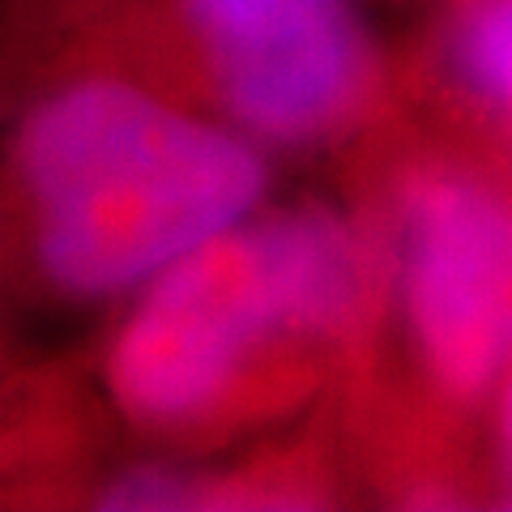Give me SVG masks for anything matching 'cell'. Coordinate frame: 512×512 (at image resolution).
Segmentation results:
<instances>
[{"label": "cell", "instance_id": "cell-1", "mask_svg": "<svg viewBox=\"0 0 512 512\" xmlns=\"http://www.w3.org/2000/svg\"><path fill=\"white\" fill-rule=\"evenodd\" d=\"M18 180L47 282L116 295L154 282L265 197V158L244 137L154 94L90 77L30 111Z\"/></svg>", "mask_w": 512, "mask_h": 512}, {"label": "cell", "instance_id": "cell-2", "mask_svg": "<svg viewBox=\"0 0 512 512\" xmlns=\"http://www.w3.org/2000/svg\"><path fill=\"white\" fill-rule=\"evenodd\" d=\"M372 261L325 205L214 235L163 269L107 355L116 406L146 427L218 410L278 346H333L363 325Z\"/></svg>", "mask_w": 512, "mask_h": 512}, {"label": "cell", "instance_id": "cell-3", "mask_svg": "<svg viewBox=\"0 0 512 512\" xmlns=\"http://www.w3.org/2000/svg\"><path fill=\"white\" fill-rule=\"evenodd\" d=\"M393 261L414 350L457 402L512 376V201L466 171L423 167L397 188Z\"/></svg>", "mask_w": 512, "mask_h": 512}, {"label": "cell", "instance_id": "cell-4", "mask_svg": "<svg viewBox=\"0 0 512 512\" xmlns=\"http://www.w3.org/2000/svg\"><path fill=\"white\" fill-rule=\"evenodd\" d=\"M222 107L278 146L338 137L372 90V47L350 0H184Z\"/></svg>", "mask_w": 512, "mask_h": 512}, {"label": "cell", "instance_id": "cell-5", "mask_svg": "<svg viewBox=\"0 0 512 512\" xmlns=\"http://www.w3.org/2000/svg\"><path fill=\"white\" fill-rule=\"evenodd\" d=\"M448 64L461 94L512 146V0H461L448 26Z\"/></svg>", "mask_w": 512, "mask_h": 512}, {"label": "cell", "instance_id": "cell-6", "mask_svg": "<svg viewBox=\"0 0 512 512\" xmlns=\"http://www.w3.org/2000/svg\"><path fill=\"white\" fill-rule=\"evenodd\" d=\"M500 457H504V478L512 487V376L504 380L500 393Z\"/></svg>", "mask_w": 512, "mask_h": 512}]
</instances>
